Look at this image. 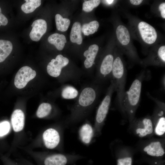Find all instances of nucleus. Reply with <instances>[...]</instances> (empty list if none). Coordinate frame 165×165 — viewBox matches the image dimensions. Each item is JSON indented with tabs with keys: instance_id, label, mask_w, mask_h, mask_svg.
<instances>
[{
	"instance_id": "f257e3e1",
	"label": "nucleus",
	"mask_w": 165,
	"mask_h": 165,
	"mask_svg": "<svg viewBox=\"0 0 165 165\" xmlns=\"http://www.w3.org/2000/svg\"><path fill=\"white\" fill-rule=\"evenodd\" d=\"M101 84L94 81L81 88L75 101L66 118V124H72L85 119L96 104L101 91Z\"/></svg>"
},
{
	"instance_id": "f03ea898",
	"label": "nucleus",
	"mask_w": 165,
	"mask_h": 165,
	"mask_svg": "<svg viewBox=\"0 0 165 165\" xmlns=\"http://www.w3.org/2000/svg\"><path fill=\"white\" fill-rule=\"evenodd\" d=\"M147 72L144 70L141 72L133 81L129 90L126 92L121 110L127 116L130 123L135 118L139 105L142 82L150 78L149 73Z\"/></svg>"
},
{
	"instance_id": "7ed1b4c3",
	"label": "nucleus",
	"mask_w": 165,
	"mask_h": 165,
	"mask_svg": "<svg viewBox=\"0 0 165 165\" xmlns=\"http://www.w3.org/2000/svg\"><path fill=\"white\" fill-rule=\"evenodd\" d=\"M127 70L123 57V53L117 48L115 50V58L112 71L110 82L116 92L117 103L121 110L123 101L126 93Z\"/></svg>"
},
{
	"instance_id": "20e7f679",
	"label": "nucleus",
	"mask_w": 165,
	"mask_h": 165,
	"mask_svg": "<svg viewBox=\"0 0 165 165\" xmlns=\"http://www.w3.org/2000/svg\"><path fill=\"white\" fill-rule=\"evenodd\" d=\"M69 63L68 58L62 54H58L48 64L47 73L52 77L59 78L63 82L78 80L82 75L77 71L67 68Z\"/></svg>"
},
{
	"instance_id": "39448f33",
	"label": "nucleus",
	"mask_w": 165,
	"mask_h": 165,
	"mask_svg": "<svg viewBox=\"0 0 165 165\" xmlns=\"http://www.w3.org/2000/svg\"><path fill=\"white\" fill-rule=\"evenodd\" d=\"M117 44L123 54H126L130 60L140 64L141 60L132 43L130 31L121 23L117 24L116 29Z\"/></svg>"
},
{
	"instance_id": "423d86ee",
	"label": "nucleus",
	"mask_w": 165,
	"mask_h": 165,
	"mask_svg": "<svg viewBox=\"0 0 165 165\" xmlns=\"http://www.w3.org/2000/svg\"><path fill=\"white\" fill-rule=\"evenodd\" d=\"M115 91L114 86L110 82L105 96L98 106L96 112L93 127L94 137L97 136L101 134L109 109L112 95Z\"/></svg>"
},
{
	"instance_id": "0eeeda50",
	"label": "nucleus",
	"mask_w": 165,
	"mask_h": 165,
	"mask_svg": "<svg viewBox=\"0 0 165 165\" xmlns=\"http://www.w3.org/2000/svg\"><path fill=\"white\" fill-rule=\"evenodd\" d=\"M147 95L156 103V106L151 116L153 127L154 134L159 137H163L165 133V104L148 93Z\"/></svg>"
},
{
	"instance_id": "6e6552de",
	"label": "nucleus",
	"mask_w": 165,
	"mask_h": 165,
	"mask_svg": "<svg viewBox=\"0 0 165 165\" xmlns=\"http://www.w3.org/2000/svg\"><path fill=\"white\" fill-rule=\"evenodd\" d=\"M138 37L142 43L147 46L153 45L156 42L158 34L152 25L143 21H138L136 25Z\"/></svg>"
},
{
	"instance_id": "1a4fd4ad",
	"label": "nucleus",
	"mask_w": 165,
	"mask_h": 165,
	"mask_svg": "<svg viewBox=\"0 0 165 165\" xmlns=\"http://www.w3.org/2000/svg\"><path fill=\"white\" fill-rule=\"evenodd\" d=\"M130 123L134 134L139 138L149 137L154 134L153 123L150 116L134 118Z\"/></svg>"
},
{
	"instance_id": "9d476101",
	"label": "nucleus",
	"mask_w": 165,
	"mask_h": 165,
	"mask_svg": "<svg viewBox=\"0 0 165 165\" xmlns=\"http://www.w3.org/2000/svg\"><path fill=\"white\" fill-rule=\"evenodd\" d=\"M140 64L145 67L149 66L164 67L165 45H160L151 50L147 56L141 60Z\"/></svg>"
},
{
	"instance_id": "9b49d317",
	"label": "nucleus",
	"mask_w": 165,
	"mask_h": 165,
	"mask_svg": "<svg viewBox=\"0 0 165 165\" xmlns=\"http://www.w3.org/2000/svg\"><path fill=\"white\" fill-rule=\"evenodd\" d=\"M35 71L28 66L21 68L17 72L15 77L14 84L17 88H24L28 82L34 78L36 75Z\"/></svg>"
},
{
	"instance_id": "f8f14e48",
	"label": "nucleus",
	"mask_w": 165,
	"mask_h": 165,
	"mask_svg": "<svg viewBox=\"0 0 165 165\" xmlns=\"http://www.w3.org/2000/svg\"><path fill=\"white\" fill-rule=\"evenodd\" d=\"M42 138L45 146L47 148L53 149L61 144L62 136L60 132L57 130L50 128L43 132Z\"/></svg>"
},
{
	"instance_id": "ddd939ff",
	"label": "nucleus",
	"mask_w": 165,
	"mask_h": 165,
	"mask_svg": "<svg viewBox=\"0 0 165 165\" xmlns=\"http://www.w3.org/2000/svg\"><path fill=\"white\" fill-rule=\"evenodd\" d=\"M142 151L150 156L156 157L162 156L165 153L164 141L161 139L150 141L143 147Z\"/></svg>"
},
{
	"instance_id": "4468645a",
	"label": "nucleus",
	"mask_w": 165,
	"mask_h": 165,
	"mask_svg": "<svg viewBox=\"0 0 165 165\" xmlns=\"http://www.w3.org/2000/svg\"><path fill=\"white\" fill-rule=\"evenodd\" d=\"M32 29L29 36L33 41H39L45 33L47 28V23L42 19H38L34 21L31 25Z\"/></svg>"
},
{
	"instance_id": "2eb2a0df",
	"label": "nucleus",
	"mask_w": 165,
	"mask_h": 165,
	"mask_svg": "<svg viewBox=\"0 0 165 165\" xmlns=\"http://www.w3.org/2000/svg\"><path fill=\"white\" fill-rule=\"evenodd\" d=\"M78 133L80 140L86 146L90 144L94 137V127L88 120H86L80 127Z\"/></svg>"
},
{
	"instance_id": "dca6fc26",
	"label": "nucleus",
	"mask_w": 165,
	"mask_h": 165,
	"mask_svg": "<svg viewBox=\"0 0 165 165\" xmlns=\"http://www.w3.org/2000/svg\"><path fill=\"white\" fill-rule=\"evenodd\" d=\"M99 50L98 46L94 44L90 45L88 49L84 52L83 56L86 58L84 61V65L87 71H90L95 64Z\"/></svg>"
},
{
	"instance_id": "f3484780",
	"label": "nucleus",
	"mask_w": 165,
	"mask_h": 165,
	"mask_svg": "<svg viewBox=\"0 0 165 165\" xmlns=\"http://www.w3.org/2000/svg\"><path fill=\"white\" fill-rule=\"evenodd\" d=\"M25 116L24 113L21 110L17 109L13 112L11 117V122L13 130L16 132L23 130L24 124Z\"/></svg>"
},
{
	"instance_id": "a211bd4d",
	"label": "nucleus",
	"mask_w": 165,
	"mask_h": 165,
	"mask_svg": "<svg viewBox=\"0 0 165 165\" xmlns=\"http://www.w3.org/2000/svg\"><path fill=\"white\" fill-rule=\"evenodd\" d=\"M70 39L73 43H76L78 45L82 44V27L80 23L78 22L73 24L70 34Z\"/></svg>"
},
{
	"instance_id": "6ab92c4d",
	"label": "nucleus",
	"mask_w": 165,
	"mask_h": 165,
	"mask_svg": "<svg viewBox=\"0 0 165 165\" xmlns=\"http://www.w3.org/2000/svg\"><path fill=\"white\" fill-rule=\"evenodd\" d=\"M60 95L65 99H75L79 95V92L73 86L65 84L61 88Z\"/></svg>"
},
{
	"instance_id": "aec40b11",
	"label": "nucleus",
	"mask_w": 165,
	"mask_h": 165,
	"mask_svg": "<svg viewBox=\"0 0 165 165\" xmlns=\"http://www.w3.org/2000/svg\"><path fill=\"white\" fill-rule=\"evenodd\" d=\"M48 41L50 44L53 45L59 50H62L67 42L65 36L57 33L53 34L48 38Z\"/></svg>"
},
{
	"instance_id": "412c9836",
	"label": "nucleus",
	"mask_w": 165,
	"mask_h": 165,
	"mask_svg": "<svg viewBox=\"0 0 165 165\" xmlns=\"http://www.w3.org/2000/svg\"><path fill=\"white\" fill-rule=\"evenodd\" d=\"M13 46L9 40H0V63L3 62L12 51Z\"/></svg>"
},
{
	"instance_id": "4be33fe9",
	"label": "nucleus",
	"mask_w": 165,
	"mask_h": 165,
	"mask_svg": "<svg viewBox=\"0 0 165 165\" xmlns=\"http://www.w3.org/2000/svg\"><path fill=\"white\" fill-rule=\"evenodd\" d=\"M25 2L21 7L22 10L26 13H29L33 12L41 4L40 0H26Z\"/></svg>"
},
{
	"instance_id": "5701e85b",
	"label": "nucleus",
	"mask_w": 165,
	"mask_h": 165,
	"mask_svg": "<svg viewBox=\"0 0 165 165\" xmlns=\"http://www.w3.org/2000/svg\"><path fill=\"white\" fill-rule=\"evenodd\" d=\"M55 20L57 29L60 31L64 32L68 29L70 24V20L66 18H63L59 14L55 16Z\"/></svg>"
},
{
	"instance_id": "b1692460",
	"label": "nucleus",
	"mask_w": 165,
	"mask_h": 165,
	"mask_svg": "<svg viewBox=\"0 0 165 165\" xmlns=\"http://www.w3.org/2000/svg\"><path fill=\"white\" fill-rule=\"evenodd\" d=\"M99 26V23L97 20H93L89 23L83 24L82 27V31L85 35H89L96 32Z\"/></svg>"
},
{
	"instance_id": "393cba45",
	"label": "nucleus",
	"mask_w": 165,
	"mask_h": 165,
	"mask_svg": "<svg viewBox=\"0 0 165 165\" xmlns=\"http://www.w3.org/2000/svg\"><path fill=\"white\" fill-rule=\"evenodd\" d=\"M53 107L49 103L44 102L38 107L36 112V115L39 118H43L48 116L51 113Z\"/></svg>"
},
{
	"instance_id": "a878e982",
	"label": "nucleus",
	"mask_w": 165,
	"mask_h": 165,
	"mask_svg": "<svg viewBox=\"0 0 165 165\" xmlns=\"http://www.w3.org/2000/svg\"><path fill=\"white\" fill-rule=\"evenodd\" d=\"M101 1V0H90L85 1L82 4V9L86 12H91L94 8L99 5Z\"/></svg>"
},
{
	"instance_id": "bb28decb",
	"label": "nucleus",
	"mask_w": 165,
	"mask_h": 165,
	"mask_svg": "<svg viewBox=\"0 0 165 165\" xmlns=\"http://www.w3.org/2000/svg\"><path fill=\"white\" fill-rule=\"evenodd\" d=\"M10 124L7 121H4L0 123V136L7 134L10 130Z\"/></svg>"
},
{
	"instance_id": "cd10ccee",
	"label": "nucleus",
	"mask_w": 165,
	"mask_h": 165,
	"mask_svg": "<svg viewBox=\"0 0 165 165\" xmlns=\"http://www.w3.org/2000/svg\"><path fill=\"white\" fill-rule=\"evenodd\" d=\"M132 158L130 156H125L119 158L117 160V165H132Z\"/></svg>"
},
{
	"instance_id": "c85d7f7f",
	"label": "nucleus",
	"mask_w": 165,
	"mask_h": 165,
	"mask_svg": "<svg viewBox=\"0 0 165 165\" xmlns=\"http://www.w3.org/2000/svg\"><path fill=\"white\" fill-rule=\"evenodd\" d=\"M158 11L162 18L165 19V3L162 2L159 4L158 6Z\"/></svg>"
},
{
	"instance_id": "c756f323",
	"label": "nucleus",
	"mask_w": 165,
	"mask_h": 165,
	"mask_svg": "<svg viewBox=\"0 0 165 165\" xmlns=\"http://www.w3.org/2000/svg\"><path fill=\"white\" fill-rule=\"evenodd\" d=\"M8 23V20L5 16L2 13L0 7V26L1 25L5 26Z\"/></svg>"
},
{
	"instance_id": "7c9ffc66",
	"label": "nucleus",
	"mask_w": 165,
	"mask_h": 165,
	"mask_svg": "<svg viewBox=\"0 0 165 165\" xmlns=\"http://www.w3.org/2000/svg\"><path fill=\"white\" fill-rule=\"evenodd\" d=\"M143 1L141 0H130L129 1L130 3L133 5L138 6L140 5Z\"/></svg>"
},
{
	"instance_id": "2f4dec72",
	"label": "nucleus",
	"mask_w": 165,
	"mask_h": 165,
	"mask_svg": "<svg viewBox=\"0 0 165 165\" xmlns=\"http://www.w3.org/2000/svg\"><path fill=\"white\" fill-rule=\"evenodd\" d=\"M165 75H163L161 79V86L162 89L165 90Z\"/></svg>"
},
{
	"instance_id": "473e14b6",
	"label": "nucleus",
	"mask_w": 165,
	"mask_h": 165,
	"mask_svg": "<svg viewBox=\"0 0 165 165\" xmlns=\"http://www.w3.org/2000/svg\"><path fill=\"white\" fill-rule=\"evenodd\" d=\"M103 1H104L106 4L109 5L112 4L114 2H115L114 0H107Z\"/></svg>"
}]
</instances>
